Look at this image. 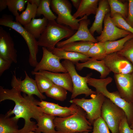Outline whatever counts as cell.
<instances>
[{
	"label": "cell",
	"instance_id": "39",
	"mask_svg": "<svg viewBox=\"0 0 133 133\" xmlns=\"http://www.w3.org/2000/svg\"><path fill=\"white\" fill-rule=\"evenodd\" d=\"M119 133H133V129L130 126L125 115L119 125Z\"/></svg>",
	"mask_w": 133,
	"mask_h": 133
},
{
	"label": "cell",
	"instance_id": "3",
	"mask_svg": "<svg viewBox=\"0 0 133 133\" xmlns=\"http://www.w3.org/2000/svg\"><path fill=\"white\" fill-rule=\"evenodd\" d=\"M54 123L57 133L89 132L93 128L87 118L86 112L79 106L73 114L66 117H55Z\"/></svg>",
	"mask_w": 133,
	"mask_h": 133
},
{
	"label": "cell",
	"instance_id": "25",
	"mask_svg": "<svg viewBox=\"0 0 133 133\" xmlns=\"http://www.w3.org/2000/svg\"><path fill=\"white\" fill-rule=\"evenodd\" d=\"M95 43L88 41L74 42L68 43L59 48L64 50L76 52L86 55L89 49Z\"/></svg>",
	"mask_w": 133,
	"mask_h": 133
},
{
	"label": "cell",
	"instance_id": "2",
	"mask_svg": "<svg viewBox=\"0 0 133 133\" xmlns=\"http://www.w3.org/2000/svg\"><path fill=\"white\" fill-rule=\"evenodd\" d=\"M91 76L90 74L88 75L87 83L95 88L97 93H101L121 108L125 113L130 126L133 122V103H129L122 98L118 91L111 92L108 90L107 86L112 81L111 77L97 79L91 77Z\"/></svg>",
	"mask_w": 133,
	"mask_h": 133
},
{
	"label": "cell",
	"instance_id": "13",
	"mask_svg": "<svg viewBox=\"0 0 133 133\" xmlns=\"http://www.w3.org/2000/svg\"><path fill=\"white\" fill-rule=\"evenodd\" d=\"M24 72L25 77L22 80L21 78L16 77L15 70L14 71L11 81L12 87L28 95H35L41 100L45 99L46 97L39 91L35 80L30 77L26 71Z\"/></svg>",
	"mask_w": 133,
	"mask_h": 133
},
{
	"label": "cell",
	"instance_id": "45",
	"mask_svg": "<svg viewBox=\"0 0 133 133\" xmlns=\"http://www.w3.org/2000/svg\"><path fill=\"white\" fill-rule=\"evenodd\" d=\"M130 128L132 129H133V122L131 124V125L130 126Z\"/></svg>",
	"mask_w": 133,
	"mask_h": 133
},
{
	"label": "cell",
	"instance_id": "18",
	"mask_svg": "<svg viewBox=\"0 0 133 133\" xmlns=\"http://www.w3.org/2000/svg\"><path fill=\"white\" fill-rule=\"evenodd\" d=\"M110 12V8L108 0H99L95 20L89 29L92 35L95 32L99 34L101 33L103 29V23L106 14Z\"/></svg>",
	"mask_w": 133,
	"mask_h": 133
},
{
	"label": "cell",
	"instance_id": "12",
	"mask_svg": "<svg viewBox=\"0 0 133 133\" xmlns=\"http://www.w3.org/2000/svg\"><path fill=\"white\" fill-rule=\"evenodd\" d=\"M106 66L114 74L130 73L133 72V65L117 52L107 55L103 60Z\"/></svg>",
	"mask_w": 133,
	"mask_h": 133
},
{
	"label": "cell",
	"instance_id": "6",
	"mask_svg": "<svg viewBox=\"0 0 133 133\" xmlns=\"http://www.w3.org/2000/svg\"><path fill=\"white\" fill-rule=\"evenodd\" d=\"M91 99L74 98L69 102L83 109L86 112L88 121L92 125L94 121L101 116V109L106 97L100 93L90 96Z\"/></svg>",
	"mask_w": 133,
	"mask_h": 133
},
{
	"label": "cell",
	"instance_id": "16",
	"mask_svg": "<svg viewBox=\"0 0 133 133\" xmlns=\"http://www.w3.org/2000/svg\"><path fill=\"white\" fill-rule=\"evenodd\" d=\"M90 20L87 17L81 20L77 31L67 39L59 42L56 45L57 48H59L68 43L77 41H88L96 43L98 42L90 33L88 26L90 24Z\"/></svg>",
	"mask_w": 133,
	"mask_h": 133
},
{
	"label": "cell",
	"instance_id": "23",
	"mask_svg": "<svg viewBox=\"0 0 133 133\" xmlns=\"http://www.w3.org/2000/svg\"><path fill=\"white\" fill-rule=\"evenodd\" d=\"M55 117L44 113L37 121L35 133H57L54 123Z\"/></svg>",
	"mask_w": 133,
	"mask_h": 133
},
{
	"label": "cell",
	"instance_id": "5",
	"mask_svg": "<svg viewBox=\"0 0 133 133\" xmlns=\"http://www.w3.org/2000/svg\"><path fill=\"white\" fill-rule=\"evenodd\" d=\"M0 25L12 29L23 37L27 45L30 52L29 63L31 66L35 67L38 63L37 58L38 46L36 39L22 25L18 22L14 21L13 17L11 15H3L0 18Z\"/></svg>",
	"mask_w": 133,
	"mask_h": 133
},
{
	"label": "cell",
	"instance_id": "46",
	"mask_svg": "<svg viewBox=\"0 0 133 133\" xmlns=\"http://www.w3.org/2000/svg\"><path fill=\"white\" fill-rule=\"evenodd\" d=\"M89 132H84L80 133H89ZM91 133H93L92 132Z\"/></svg>",
	"mask_w": 133,
	"mask_h": 133
},
{
	"label": "cell",
	"instance_id": "1",
	"mask_svg": "<svg viewBox=\"0 0 133 133\" xmlns=\"http://www.w3.org/2000/svg\"><path fill=\"white\" fill-rule=\"evenodd\" d=\"M6 100L13 101L15 106L13 110L10 109L7 113L10 115L14 114L17 118H23L24 121L23 127L19 129V133H29L35 132L37 126L36 123L31 120L33 118L37 122L44 114L41 108L38 106L39 101L33 95H29L21 92L13 88H4L0 86V102Z\"/></svg>",
	"mask_w": 133,
	"mask_h": 133
},
{
	"label": "cell",
	"instance_id": "29",
	"mask_svg": "<svg viewBox=\"0 0 133 133\" xmlns=\"http://www.w3.org/2000/svg\"><path fill=\"white\" fill-rule=\"evenodd\" d=\"M106 55L105 42H102L95 43L86 54L90 58L98 60H103Z\"/></svg>",
	"mask_w": 133,
	"mask_h": 133
},
{
	"label": "cell",
	"instance_id": "48",
	"mask_svg": "<svg viewBox=\"0 0 133 133\" xmlns=\"http://www.w3.org/2000/svg\"><path fill=\"white\" fill-rule=\"evenodd\" d=\"M80 133L78 132V133Z\"/></svg>",
	"mask_w": 133,
	"mask_h": 133
},
{
	"label": "cell",
	"instance_id": "14",
	"mask_svg": "<svg viewBox=\"0 0 133 133\" xmlns=\"http://www.w3.org/2000/svg\"><path fill=\"white\" fill-rule=\"evenodd\" d=\"M114 78L121 97L127 102L133 103V72L127 74H114Z\"/></svg>",
	"mask_w": 133,
	"mask_h": 133
},
{
	"label": "cell",
	"instance_id": "28",
	"mask_svg": "<svg viewBox=\"0 0 133 133\" xmlns=\"http://www.w3.org/2000/svg\"><path fill=\"white\" fill-rule=\"evenodd\" d=\"M110 8V15L112 18L114 15L118 14L125 20L128 14L127 6L126 4L118 0H108Z\"/></svg>",
	"mask_w": 133,
	"mask_h": 133
},
{
	"label": "cell",
	"instance_id": "42",
	"mask_svg": "<svg viewBox=\"0 0 133 133\" xmlns=\"http://www.w3.org/2000/svg\"><path fill=\"white\" fill-rule=\"evenodd\" d=\"M7 7V0H0V11L5 9Z\"/></svg>",
	"mask_w": 133,
	"mask_h": 133
},
{
	"label": "cell",
	"instance_id": "11",
	"mask_svg": "<svg viewBox=\"0 0 133 133\" xmlns=\"http://www.w3.org/2000/svg\"><path fill=\"white\" fill-rule=\"evenodd\" d=\"M104 26L100 35L96 37L98 42L115 41L124 37L131 33L117 27L111 17L110 13L105 15L103 21Z\"/></svg>",
	"mask_w": 133,
	"mask_h": 133
},
{
	"label": "cell",
	"instance_id": "20",
	"mask_svg": "<svg viewBox=\"0 0 133 133\" xmlns=\"http://www.w3.org/2000/svg\"><path fill=\"white\" fill-rule=\"evenodd\" d=\"M7 113L0 116V133H19L17 125L19 119L16 118Z\"/></svg>",
	"mask_w": 133,
	"mask_h": 133
},
{
	"label": "cell",
	"instance_id": "32",
	"mask_svg": "<svg viewBox=\"0 0 133 133\" xmlns=\"http://www.w3.org/2000/svg\"><path fill=\"white\" fill-rule=\"evenodd\" d=\"M51 0H41L39 6L38 7L36 15H43L44 17L48 21L55 20L57 18L50 8Z\"/></svg>",
	"mask_w": 133,
	"mask_h": 133
},
{
	"label": "cell",
	"instance_id": "26",
	"mask_svg": "<svg viewBox=\"0 0 133 133\" xmlns=\"http://www.w3.org/2000/svg\"><path fill=\"white\" fill-rule=\"evenodd\" d=\"M37 8L36 5L27 2L25 10L16 17V21L23 26L28 24L36 16Z\"/></svg>",
	"mask_w": 133,
	"mask_h": 133
},
{
	"label": "cell",
	"instance_id": "34",
	"mask_svg": "<svg viewBox=\"0 0 133 133\" xmlns=\"http://www.w3.org/2000/svg\"><path fill=\"white\" fill-rule=\"evenodd\" d=\"M27 0H7V7L9 10L16 17L19 15L18 11H23Z\"/></svg>",
	"mask_w": 133,
	"mask_h": 133
},
{
	"label": "cell",
	"instance_id": "38",
	"mask_svg": "<svg viewBox=\"0 0 133 133\" xmlns=\"http://www.w3.org/2000/svg\"><path fill=\"white\" fill-rule=\"evenodd\" d=\"M37 105L41 108L50 109H66L68 107H66L62 106L58 104L43 101L42 100H41L40 101H39Z\"/></svg>",
	"mask_w": 133,
	"mask_h": 133
},
{
	"label": "cell",
	"instance_id": "33",
	"mask_svg": "<svg viewBox=\"0 0 133 133\" xmlns=\"http://www.w3.org/2000/svg\"><path fill=\"white\" fill-rule=\"evenodd\" d=\"M35 75V80L39 91L42 93H45L54 84L49 78L41 74L37 73Z\"/></svg>",
	"mask_w": 133,
	"mask_h": 133
},
{
	"label": "cell",
	"instance_id": "47",
	"mask_svg": "<svg viewBox=\"0 0 133 133\" xmlns=\"http://www.w3.org/2000/svg\"><path fill=\"white\" fill-rule=\"evenodd\" d=\"M29 133H35V132H30Z\"/></svg>",
	"mask_w": 133,
	"mask_h": 133
},
{
	"label": "cell",
	"instance_id": "22",
	"mask_svg": "<svg viewBox=\"0 0 133 133\" xmlns=\"http://www.w3.org/2000/svg\"><path fill=\"white\" fill-rule=\"evenodd\" d=\"M48 20L44 17L33 18L28 24L23 26L25 29L36 39H39L47 26Z\"/></svg>",
	"mask_w": 133,
	"mask_h": 133
},
{
	"label": "cell",
	"instance_id": "15",
	"mask_svg": "<svg viewBox=\"0 0 133 133\" xmlns=\"http://www.w3.org/2000/svg\"><path fill=\"white\" fill-rule=\"evenodd\" d=\"M0 57L17 63V51L9 33L0 27Z\"/></svg>",
	"mask_w": 133,
	"mask_h": 133
},
{
	"label": "cell",
	"instance_id": "7",
	"mask_svg": "<svg viewBox=\"0 0 133 133\" xmlns=\"http://www.w3.org/2000/svg\"><path fill=\"white\" fill-rule=\"evenodd\" d=\"M50 6L57 15L56 22L59 24L68 26L74 30H78L80 21L87 17L85 16L80 19L75 18L71 14V5L68 0H51Z\"/></svg>",
	"mask_w": 133,
	"mask_h": 133
},
{
	"label": "cell",
	"instance_id": "4",
	"mask_svg": "<svg viewBox=\"0 0 133 133\" xmlns=\"http://www.w3.org/2000/svg\"><path fill=\"white\" fill-rule=\"evenodd\" d=\"M76 31L58 24L55 20L48 21L46 27L38 39V44L50 51L61 40L69 38Z\"/></svg>",
	"mask_w": 133,
	"mask_h": 133
},
{
	"label": "cell",
	"instance_id": "40",
	"mask_svg": "<svg viewBox=\"0 0 133 133\" xmlns=\"http://www.w3.org/2000/svg\"><path fill=\"white\" fill-rule=\"evenodd\" d=\"M128 9L127 22L133 28V0H128Z\"/></svg>",
	"mask_w": 133,
	"mask_h": 133
},
{
	"label": "cell",
	"instance_id": "8",
	"mask_svg": "<svg viewBox=\"0 0 133 133\" xmlns=\"http://www.w3.org/2000/svg\"><path fill=\"white\" fill-rule=\"evenodd\" d=\"M126 115L121 108L106 97L101 109V116L111 133H119L120 123Z\"/></svg>",
	"mask_w": 133,
	"mask_h": 133
},
{
	"label": "cell",
	"instance_id": "21",
	"mask_svg": "<svg viewBox=\"0 0 133 133\" xmlns=\"http://www.w3.org/2000/svg\"><path fill=\"white\" fill-rule=\"evenodd\" d=\"M99 0H82L77 11L73 15L75 19L82 18L92 14L95 15L98 8Z\"/></svg>",
	"mask_w": 133,
	"mask_h": 133
},
{
	"label": "cell",
	"instance_id": "41",
	"mask_svg": "<svg viewBox=\"0 0 133 133\" xmlns=\"http://www.w3.org/2000/svg\"><path fill=\"white\" fill-rule=\"evenodd\" d=\"M13 62L5 60L0 57V76H1L4 72L8 69Z\"/></svg>",
	"mask_w": 133,
	"mask_h": 133
},
{
	"label": "cell",
	"instance_id": "19",
	"mask_svg": "<svg viewBox=\"0 0 133 133\" xmlns=\"http://www.w3.org/2000/svg\"><path fill=\"white\" fill-rule=\"evenodd\" d=\"M76 68L79 71L84 67H86L96 70L100 74V79L106 78L111 72L106 66L103 60H98L91 58L87 61L82 63L75 64Z\"/></svg>",
	"mask_w": 133,
	"mask_h": 133
},
{
	"label": "cell",
	"instance_id": "27",
	"mask_svg": "<svg viewBox=\"0 0 133 133\" xmlns=\"http://www.w3.org/2000/svg\"><path fill=\"white\" fill-rule=\"evenodd\" d=\"M133 37V33H131L127 36L115 41H108L105 42L106 54L119 51L123 48L125 43Z\"/></svg>",
	"mask_w": 133,
	"mask_h": 133
},
{
	"label": "cell",
	"instance_id": "36",
	"mask_svg": "<svg viewBox=\"0 0 133 133\" xmlns=\"http://www.w3.org/2000/svg\"><path fill=\"white\" fill-rule=\"evenodd\" d=\"M115 25L119 28L133 33V28L120 15L116 14L111 18Z\"/></svg>",
	"mask_w": 133,
	"mask_h": 133
},
{
	"label": "cell",
	"instance_id": "24",
	"mask_svg": "<svg viewBox=\"0 0 133 133\" xmlns=\"http://www.w3.org/2000/svg\"><path fill=\"white\" fill-rule=\"evenodd\" d=\"M61 60L64 59L70 61L75 64L79 61L85 62L90 58L83 54L75 52L67 51L57 48L50 51Z\"/></svg>",
	"mask_w": 133,
	"mask_h": 133
},
{
	"label": "cell",
	"instance_id": "17",
	"mask_svg": "<svg viewBox=\"0 0 133 133\" xmlns=\"http://www.w3.org/2000/svg\"><path fill=\"white\" fill-rule=\"evenodd\" d=\"M37 73L42 75L49 79L56 85L61 86L72 93L73 84L70 76L68 73H60L41 70L37 72H31L32 74Z\"/></svg>",
	"mask_w": 133,
	"mask_h": 133
},
{
	"label": "cell",
	"instance_id": "43",
	"mask_svg": "<svg viewBox=\"0 0 133 133\" xmlns=\"http://www.w3.org/2000/svg\"><path fill=\"white\" fill-rule=\"evenodd\" d=\"M82 0H71L73 6L77 10L80 6Z\"/></svg>",
	"mask_w": 133,
	"mask_h": 133
},
{
	"label": "cell",
	"instance_id": "9",
	"mask_svg": "<svg viewBox=\"0 0 133 133\" xmlns=\"http://www.w3.org/2000/svg\"><path fill=\"white\" fill-rule=\"evenodd\" d=\"M61 64L69 74L71 80L73 89L71 100L75 98L77 96L84 94L87 97L97 93L90 88L87 83V75L85 77H82L77 72L74 64L69 60H64Z\"/></svg>",
	"mask_w": 133,
	"mask_h": 133
},
{
	"label": "cell",
	"instance_id": "37",
	"mask_svg": "<svg viewBox=\"0 0 133 133\" xmlns=\"http://www.w3.org/2000/svg\"><path fill=\"white\" fill-rule=\"evenodd\" d=\"M92 125L93 133H110L107 125L101 116L96 119Z\"/></svg>",
	"mask_w": 133,
	"mask_h": 133
},
{
	"label": "cell",
	"instance_id": "31",
	"mask_svg": "<svg viewBox=\"0 0 133 133\" xmlns=\"http://www.w3.org/2000/svg\"><path fill=\"white\" fill-rule=\"evenodd\" d=\"M45 94L48 97L57 100L64 101L67 98V92L64 87L54 84Z\"/></svg>",
	"mask_w": 133,
	"mask_h": 133
},
{
	"label": "cell",
	"instance_id": "10",
	"mask_svg": "<svg viewBox=\"0 0 133 133\" xmlns=\"http://www.w3.org/2000/svg\"><path fill=\"white\" fill-rule=\"evenodd\" d=\"M42 59L34 67L33 71L36 72L44 70L55 73L68 72L60 62V60L58 57L45 48L42 47Z\"/></svg>",
	"mask_w": 133,
	"mask_h": 133
},
{
	"label": "cell",
	"instance_id": "30",
	"mask_svg": "<svg viewBox=\"0 0 133 133\" xmlns=\"http://www.w3.org/2000/svg\"><path fill=\"white\" fill-rule=\"evenodd\" d=\"M78 106L74 103H72L70 106L66 109H50L42 108L43 112L45 113L54 116L61 117H66L75 113L77 111Z\"/></svg>",
	"mask_w": 133,
	"mask_h": 133
},
{
	"label": "cell",
	"instance_id": "44",
	"mask_svg": "<svg viewBox=\"0 0 133 133\" xmlns=\"http://www.w3.org/2000/svg\"><path fill=\"white\" fill-rule=\"evenodd\" d=\"M27 1L31 4H35L38 7L40 4L41 0H27Z\"/></svg>",
	"mask_w": 133,
	"mask_h": 133
},
{
	"label": "cell",
	"instance_id": "35",
	"mask_svg": "<svg viewBox=\"0 0 133 133\" xmlns=\"http://www.w3.org/2000/svg\"><path fill=\"white\" fill-rule=\"evenodd\" d=\"M117 53L127 59L133 65V37L128 40L122 49Z\"/></svg>",
	"mask_w": 133,
	"mask_h": 133
}]
</instances>
